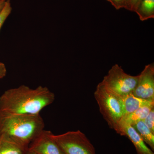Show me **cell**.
<instances>
[{
	"label": "cell",
	"mask_w": 154,
	"mask_h": 154,
	"mask_svg": "<svg viewBox=\"0 0 154 154\" xmlns=\"http://www.w3.org/2000/svg\"><path fill=\"white\" fill-rule=\"evenodd\" d=\"M3 1V0H0V2H1V1Z\"/></svg>",
	"instance_id": "21"
},
{
	"label": "cell",
	"mask_w": 154,
	"mask_h": 154,
	"mask_svg": "<svg viewBox=\"0 0 154 154\" xmlns=\"http://www.w3.org/2000/svg\"><path fill=\"white\" fill-rule=\"evenodd\" d=\"M117 133L129 139L134 146L137 154H154L153 151L148 147L140 136L131 125H121Z\"/></svg>",
	"instance_id": "8"
},
{
	"label": "cell",
	"mask_w": 154,
	"mask_h": 154,
	"mask_svg": "<svg viewBox=\"0 0 154 154\" xmlns=\"http://www.w3.org/2000/svg\"><path fill=\"white\" fill-rule=\"evenodd\" d=\"M37 154L36 153H35V152H33L32 151H29V150H28V152H27V154Z\"/></svg>",
	"instance_id": "20"
},
{
	"label": "cell",
	"mask_w": 154,
	"mask_h": 154,
	"mask_svg": "<svg viewBox=\"0 0 154 154\" xmlns=\"http://www.w3.org/2000/svg\"><path fill=\"white\" fill-rule=\"evenodd\" d=\"M7 70L5 64L0 62V79H2L7 74Z\"/></svg>",
	"instance_id": "18"
},
{
	"label": "cell",
	"mask_w": 154,
	"mask_h": 154,
	"mask_svg": "<svg viewBox=\"0 0 154 154\" xmlns=\"http://www.w3.org/2000/svg\"><path fill=\"white\" fill-rule=\"evenodd\" d=\"M12 11L10 0H6L5 5L0 11V30L6 19L11 14Z\"/></svg>",
	"instance_id": "14"
},
{
	"label": "cell",
	"mask_w": 154,
	"mask_h": 154,
	"mask_svg": "<svg viewBox=\"0 0 154 154\" xmlns=\"http://www.w3.org/2000/svg\"><path fill=\"white\" fill-rule=\"evenodd\" d=\"M142 0H125V9L131 12H135Z\"/></svg>",
	"instance_id": "16"
},
{
	"label": "cell",
	"mask_w": 154,
	"mask_h": 154,
	"mask_svg": "<svg viewBox=\"0 0 154 154\" xmlns=\"http://www.w3.org/2000/svg\"><path fill=\"white\" fill-rule=\"evenodd\" d=\"M143 121L149 129L154 134V107L150 110Z\"/></svg>",
	"instance_id": "15"
},
{
	"label": "cell",
	"mask_w": 154,
	"mask_h": 154,
	"mask_svg": "<svg viewBox=\"0 0 154 154\" xmlns=\"http://www.w3.org/2000/svg\"><path fill=\"white\" fill-rule=\"evenodd\" d=\"M119 97L123 108V117L144 106L154 105V101L138 98L132 93Z\"/></svg>",
	"instance_id": "9"
},
{
	"label": "cell",
	"mask_w": 154,
	"mask_h": 154,
	"mask_svg": "<svg viewBox=\"0 0 154 154\" xmlns=\"http://www.w3.org/2000/svg\"><path fill=\"white\" fill-rule=\"evenodd\" d=\"M135 13L141 21L154 18V0H142Z\"/></svg>",
	"instance_id": "12"
},
{
	"label": "cell",
	"mask_w": 154,
	"mask_h": 154,
	"mask_svg": "<svg viewBox=\"0 0 154 154\" xmlns=\"http://www.w3.org/2000/svg\"><path fill=\"white\" fill-rule=\"evenodd\" d=\"M28 146L6 136H0V154H26Z\"/></svg>",
	"instance_id": "10"
},
{
	"label": "cell",
	"mask_w": 154,
	"mask_h": 154,
	"mask_svg": "<svg viewBox=\"0 0 154 154\" xmlns=\"http://www.w3.org/2000/svg\"><path fill=\"white\" fill-rule=\"evenodd\" d=\"M40 114H13L0 111V136L29 145L44 130Z\"/></svg>",
	"instance_id": "2"
},
{
	"label": "cell",
	"mask_w": 154,
	"mask_h": 154,
	"mask_svg": "<svg viewBox=\"0 0 154 154\" xmlns=\"http://www.w3.org/2000/svg\"><path fill=\"white\" fill-rule=\"evenodd\" d=\"M53 137L64 154H96L94 146L79 130L53 134Z\"/></svg>",
	"instance_id": "5"
},
{
	"label": "cell",
	"mask_w": 154,
	"mask_h": 154,
	"mask_svg": "<svg viewBox=\"0 0 154 154\" xmlns=\"http://www.w3.org/2000/svg\"><path fill=\"white\" fill-rule=\"evenodd\" d=\"M6 0H3V1L0 2V11H2L3 7L5 5V3Z\"/></svg>",
	"instance_id": "19"
},
{
	"label": "cell",
	"mask_w": 154,
	"mask_h": 154,
	"mask_svg": "<svg viewBox=\"0 0 154 154\" xmlns=\"http://www.w3.org/2000/svg\"><path fill=\"white\" fill-rule=\"evenodd\" d=\"M50 131L44 130L30 144L28 150L37 154H64Z\"/></svg>",
	"instance_id": "7"
},
{
	"label": "cell",
	"mask_w": 154,
	"mask_h": 154,
	"mask_svg": "<svg viewBox=\"0 0 154 154\" xmlns=\"http://www.w3.org/2000/svg\"><path fill=\"white\" fill-rule=\"evenodd\" d=\"M110 2L116 10L125 8V0H106Z\"/></svg>",
	"instance_id": "17"
},
{
	"label": "cell",
	"mask_w": 154,
	"mask_h": 154,
	"mask_svg": "<svg viewBox=\"0 0 154 154\" xmlns=\"http://www.w3.org/2000/svg\"><path fill=\"white\" fill-rule=\"evenodd\" d=\"M132 94L141 99L154 101V64L147 65L138 78Z\"/></svg>",
	"instance_id": "6"
},
{
	"label": "cell",
	"mask_w": 154,
	"mask_h": 154,
	"mask_svg": "<svg viewBox=\"0 0 154 154\" xmlns=\"http://www.w3.org/2000/svg\"><path fill=\"white\" fill-rule=\"evenodd\" d=\"M55 99L54 94L46 87L35 89L22 85L5 91L0 96V111L13 114H39L51 105Z\"/></svg>",
	"instance_id": "1"
},
{
	"label": "cell",
	"mask_w": 154,
	"mask_h": 154,
	"mask_svg": "<svg viewBox=\"0 0 154 154\" xmlns=\"http://www.w3.org/2000/svg\"><path fill=\"white\" fill-rule=\"evenodd\" d=\"M138 75L128 74L118 64L112 66L101 83L109 91L118 96L132 93L137 83Z\"/></svg>",
	"instance_id": "4"
},
{
	"label": "cell",
	"mask_w": 154,
	"mask_h": 154,
	"mask_svg": "<svg viewBox=\"0 0 154 154\" xmlns=\"http://www.w3.org/2000/svg\"><path fill=\"white\" fill-rule=\"evenodd\" d=\"M143 140L147 144L152 151H154V134L149 129L143 121L139 122L132 126Z\"/></svg>",
	"instance_id": "13"
},
{
	"label": "cell",
	"mask_w": 154,
	"mask_h": 154,
	"mask_svg": "<svg viewBox=\"0 0 154 154\" xmlns=\"http://www.w3.org/2000/svg\"><path fill=\"white\" fill-rule=\"evenodd\" d=\"M94 95L103 118L110 128L117 132L123 113L119 96L109 91L101 82L97 86Z\"/></svg>",
	"instance_id": "3"
},
{
	"label": "cell",
	"mask_w": 154,
	"mask_h": 154,
	"mask_svg": "<svg viewBox=\"0 0 154 154\" xmlns=\"http://www.w3.org/2000/svg\"><path fill=\"white\" fill-rule=\"evenodd\" d=\"M154 107V105L145 106L122 117L119 124L117 133L119 126L121 125H127L132 126L139 122L143 121L150 110Z\"/></svg>",
	"instance_id": "11"
}]
</instances>
